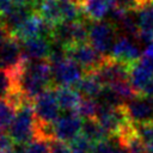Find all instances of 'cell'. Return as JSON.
<instances>
[{"label": "cell", "mask_w": 153, "mask_h": 153, "mask_svg": "<svg viewBox=\"0 0 153 153\" xmlns=\"http://www.w3.org/2000/svg\"><path fill=\"white\" fill-rule=\"evenodd\" d=\"M36 123L33 100L27 99L17 109L16 117L8 128V134L16 142L29 143L36 137Z\"/></svg>", "instance_id": "1"}, {"label": "cell", "mask_w": 153, "mask_h": 153, "mask_svg": "<svg viewBox=\"0 0 153 153\" xmlns=\"http://www.w3.org/2000/svg\"><path fill=\"white\" fill-rule=\"evenodd\" d=\"M118 37V29L112 22H92L88 30V43L103 55L108 56Z\"/></svg>", "instance_id": "2"}, {"label": "cell", "mask_w": 153, "mask_h": 153, "mask_svg": "<svg viewBox=\"0 0 153 153\" xmlns=\"http://www.w3.org/2000/svg\"><path fill=\"white\" fill-rule=\"evenodd\" d=\"M66 55L78 62L85 73L96 71L105 60V55L94 49L88 42L81 44H72L65 48Z\"/></svg>", "instance_id": "3"}, {"label": "cell", "mask_w": 153, "mask_h": 153, "mask_svg": "<svg viewBox=\"0 0 153 153\" xmlns=\"http://www.w3.org/2000/svg\"><path fill=\"white\" fill-rule=\"evenodd\" d=\"M82 121V117L76 110L61 112L60 116L53 122L55 137L65 142H69L81 133Z\"/></svg>", "instance_id": "4"}, {"label": "cell", "mask_w": 153, "mask_h": 153, "mask_svg": "<svg viewBox=\"0 0 153 153\" xmlns=\"http://www.w3.org/2000/svg\"><path fill=\"white\" fill-rule=\"evenodd\" d=\"M35 115L38 122L53 123L61 114V108L57 103L54 87H50L33 98Z\"/></svg>", "instance_id": "5"}, {"label": "cell", "mask_w": 153, "mask_h": 153, "mask_svg": "<svg viewBox=\"0 0 153 153\" xmlns=\"http://www.w3.org/2000/svg\"><path fill=\"white\" fill-rule=\"evenodd\" d=\"M126 115L133 124L153 121V97L140 94L123 104Z\"/></svg>", "instance_id": "6"}, {"label": "cell", "mask_w": 153, "mask_h": 153, "mask_svg": "<svg viewBox=\"0 0 153 153\" xmlns=\"http://www.w3.org/2000/svg\"><path fill=\"white\" fill-rule=\"evenodd\" d=\"M131 65H128L126 62L115 60L110 56H105V60L103 63L93 71L104 86L111 85L116 81L121 80H129V71Z\"/></svg>", "instance_id": "7"}, {"label": "cell", "mask_w": 153, "mask_h": 153, "mask_svg": "<svg viewBox=\"0 0 153 153\" xmlns=\"http://www.w3.org/2000/svg\"><path fill=\"white\" fill-rule=\"evenodd\" d=\"M24 55L22 50V42L12 36L2 45H0V69L16 71L24 63Z\"/></svg>", "instance_id": "8"}, {"label": "cell", "mask_w": 153, "mask_h": 153, "mask_svg": "<svg viewBox=\"0 0 153 153\" xmlns=\"http://www.w3.org/2000/svg\"><path fill=\"white\" fill-rule=\"evenodd\" d=\"M115 60L126 62L128 65H133L136 61H139L142 56V53L140 51L139 47L130 39V37L123 35H118L117 39L115 41L110 54L108 55Z\"/></svg>", "instance_id": "9"}, {"label": "cell", "mask_w": 153, "mask_h": 153, "mask_svg": "<svg viewBox=\"0 0 153 153\" xmlns=\"http://www.w3.org/2000/svg\"><path fill=\"white\" fill-rule=\"evenodd\" d=\"M153 79V60L141 56L139 61L131 65L129 71V81L137 93L143 94L146 86Z\"/></svg>", "instance_id": "10"}, {"label": "cell", "mask_w": 153, "mask_h": 153, "mask_svg": "<svg viewBox=\"0 0 153 153\" xmlns=\"http://www.w3.org/2000/svg\"><path fill=\"white\" fill-rule=\"evenodd\" d=\"M24 57L29 60L48 59L51 53V41L44 37H33L22 42Z\"/></svg>", "instance_id": "11"}, {"label": "cell", "mask_w": 153, "mask_h": 153, "mask_svg": "<svg viewBox=\"0 0 153 153\" xmlns=\"http://www.w3.org/2000/svg\"><path fill=\"white\" fill-rule=\"evenodd\" d=\"M35 13L32 6L30 4L27 5H16L13 6L8 12L0 16L1 23L8 29V31L13 35L14 31L32 14Z\"/></svg>", "instance_id": "12"}, {"label": "cell", "mask_w": 153, "mask_h": 153, "mask_svg": "<svg viewBox=\"0 0 153 153\" xmlns=\"http://www.w3.org/2000/svg\"><path fill=\"white\" fill-rule=\"evenodd\" d=\"M137 24L140 29L139 39L143 43L153 42V4L145 5L136 10Z\"/></svg>", "instance_id": "13"}, {"label": "cell", "mask_w": 153, "mask_h": 153, "mask_svg": "<svg viewBox=\"0 0 153 153\" xmlns=\"http://www.w3.org/2000/svg\"><path fill=\"white\" fill-rule=\"evenodd\" d=\"M115 6L116 0H85L81 8L87 19L91 22H98L106 17Z\"/></svg>", "instance_id": "14"}, {"label": "cell", "mask_w": 153, "mask_h": 153, "mask_svg": "<svg viewBox=\"0 0 153 153\" xmlns=\"http://www.w3.org/2000/svg\"><path fill=\"white\" fill-rule=\"evenodd\" d=\"M57 103L63 111H71L76 110L82 96L79 93V91L72 86H53Z\"/></svg>", "instance_id": "15"}, {"label": "cell", "mask_w": 153, "mask_h": 153, "mask_svg": "<svg viewBox=\"0 0 153 153\" xmlns=\"http://www.w3.org/2000/svg\"><path fill=\"white\" fill-rule=\"evenodd\" d=\"M74 88H76L79 93L85 98L97 99L102 90L104 88V85L94 72H88V73H85L82 79L78 82V85Z\"/></svg>", "instance_id": "16"}, {"label": "cell", "mask_w": 153, "mask_h": 153, "mask_svg": "<svg viewBox=\"0 0 153 153\" xmlns=\"http://www.w3.org/2000/svg\"><path fill=\"white\" fill-rule=\"evenodd\" d=\"M81 134L90 139L92 142H98L110 137V134L103 128L97 118H84Z\"/></svg>", "instance_id": "17"}, {"label": "cell", "mask_w": 153, "mask_h": 153, "mask_svg": "<svg viewBox=\"0 0 153 153\" xmlns=\"http://www.w3.org/2000/svg\"><path fill=\"white\" fill-rule=\"evenodd\" d=\"M36 12L39 13L45 20H48L53 25L63 22L57 0H41Z\"/></svg>", "instance_id": "18"}, {"label": "cell", "mask_w": 153, "mask_h": 153, "mask_svg": "<svg viewBox=\"0 0 153 153\" xmlns=\"http://www.w3.org/2000/svg\"><path fill=\"white\" fill-rule=\"evenodd\" d=\"M90 153H128V151L120 143L116 136H110L106 140L94 142Z\"/></svg>", "instance_id": "19"}, {"label": "cell", "mask_w": 153, "mask_h": 153, "mask_svg": "<svg viewBox=\"0 0 153 153\" xmlns=\"http://www.w3.org/2000/svg\"><path fill=\"white\" fill-rule=\"evenodd\" d=\"M99 110V102L96 98H85L82 97L76 111L82 118H97Z\"/></svg>", "instance_id": "20"}, {"label": "cell", "mask_w": 153, "mask_h": 153, "mask_svg": "<svg viewBox=\"0 0 153 153\" xmlns=\"http://www.w3.org/2000/svg\"><path fill=\"white\" fill-rule=\"evenodd\" d=\"M16 111L17 110L5 99H0V133L8 131V128L16 117Z\"/></svg>", "instance_id": "21"}, {"label": "cell", "mask_w": 153, "mask_h": 153, "mask_svg": "<svg viewBox=\"0 0 153 153\" xmlns=\"http://www.w3.org/2000/svg\"><path fill=\"white\" fill-rule=\"evenodd\" d=\"M93 143L94 142H92L90 139H87L80 133L73 140L69 141V147L72 149V153H90Z\"/></svg>", "instance_id": "22"}, {"label": "cell", "mask_w": 153, "mask_h": 153, "mask_svg": "<svg viewBox=\"0 0 153 153\" xmlns=\"http://www.w3.org/2000/svg\"><path fill=\"white\" fill-rule=\"evenodd\" d=\"M16 85V79L12 72L0 69V99H4Z\"/></svg>", "instance_id": "23"}, {"label": "cell", "mask_w": 153, "mask_h": 153, "mask_svg": "<svg viewBox=\"0 0 153 153\" xmlns=\"http://www.w3.org/2000/svg\"><path fill=\"white\" fill-rule=\"evenodd\" d=\"M136 133L141 137V140L147 145L153 141V121L145 122V123H137L134 124Z\"/></svg>", "instance_id": "24"}, {"label": "cell", "mask_w": 153, "mask_h": 153, "mask_svg": "<svg viewBox=\"0 0 153 153\" xmlns=\"http://www.w3.org/2000/svg\"><path fill=\"white\" fill-rule=\"evenodd\" d=\"M26 153H50L49 141L41 137H35L26 145Z\"/></svg>", "instance_id": "25"}, {"label": "cell", "mask_w": 153, "mask_h": 153, "mask_svg": "<svg viewBox=\"0 0 153 153\" xmlns=\"http://www.w3.org/2000/svg\"><path fill=\"white\" fill-rule=\"evenodd\" d=\"M49 149L50 153H72V149L67 142L59 140L56 137L49 140Z\"/></svg>", "instance_id": "26"}, {"label": "cell", "mask_w": 153, "mask_h": 153, "mask_svg": "<svg viewBox=\"0 0 153 153\" xmlns=\"http://www.w3.org/2000/svg\"><path fill=\"white\" fill-rule=\"evenodd\" d=\"M14 140L12 139V136L8 134V131H2L0 133V151L5 152V153H10L13 145H14Z\"/></svg>", "instance_id": "27"}, {"label": "cell", "mask_w": 153, "mask_h": 153, "mask_svg": "<svg viewBox=\"0 0 153 153\" xmlns=\"http://www.w3.org/2000/svg\"><path fill=\"white\" fill-rule=\"evenodd\" d=\"M116 6L123 7L126 10H137L139 0H116Z\"/></svg>", "instance_id": "28"}, {"label": "cell", "mask_w": 153, "mask_h": 153, "mask_svg": "<svg viewBox=\"0 0 153 153\" xmlns=\"http://www.w3.org/2000/svg\"><path fill=\"white\" fill-rule=\"evenodd\" d=\"M12 37V33L8 31V29L1 23L0 20V45H2L6 41H8Z\"/></svg>", "instance_id": "29"}, {"label": "cell", "mask_w": 153, "mask_h": 153, "mask_svg": "<svg viewBox=\"0 0 153 153\" xmlns=\"http://www.w3.org/2000/svg\"><path fill=\"white\" fill-rule=\"evenodd\" d=\"M13 6H16L13 0H0V16L8 12Z\"/></svg>", "instance_id": "30"}, {"label": "cell", "mask_w": 153, "mask_h": 153, "mask_svg": "<svg viewBox=\"0 0 153 153\" xmlns=\"http://www.w3.org/2000/svg\"><path fill=\"white\" fill-rule=\"evenodd\" d=\"M26 145L23 142H14L12 149L10 153H26Z\"/></svg>", "instance_id": "31"}, {"label": "cell", "mask_w": 153, "mask_h": 153, "mask_svg": "<svg viewBox=\"0 0 153 153\" xmlns=\"http://www.w3.org/2000/svg\"><path fill=\"white\" fill-rule=\"evenodd\" d=\"M142 56L146 57V59H149V60H153V42L147 44L146 49L142 51Z\"/></svg>", "instance_id": "32"}, {"label": "cell", "mask_w": 153, "mask_h": 153, "mask_svg": "<svg viewBox=\"0 0 153 153\" xmlns=\"http://www.w3.org/2000/svg\"><path fill=\"white\" fill-rule=\"evenodd\" d=\"M143 94L149 96V97H153V79H152L151 82L146 86V88H145V91H143Z\"/></svg>", "instance_id": "33"}, {"label": "cell", "mask_w": 153, "mask_h": 153, "mask_svg": "<svg viewBox=\"0 0 153 153\" xmlns=\"http://www.w3.org/2000/svg\"><path fill=\"white\" fill-rule=\"evenodd\" d=\"M148 4H153V0H139V8L145 6V5H148Z\"/></svg>", "instance_id": "34"}, {"label": "cell", "mask_w": 153, "mask_h": 153, "mask_svg": "<svg viewBox=\"0 0 153 153\" xmlns=\"http://www.w3.org/2000/svg\"><path fill=\"white\" fill-rule=\"evenodd\" d=\"M146 147H147V151H148V152L153 153V141H152V142H149V143H147V145H146Z\"/></svg>", "instance_id": "35"}, {"label": "cell", "mask_w": 153, "mask_h": 153, "mask_svg": "<svg viewBox=\"0 0 153 153\" xmlns=\"http://www.w3.org/2000/svg\"><path fill=\"white\" fill-rule=\"evenodd\" d=\"M38 1H41V0H27V2L32 6V8H33V11H35V6H36V4L38 2Z\"/></svg>", "instance_id": "36"}, {"label": "cell", "mask_w": 153, "mask_h": 153, "mask_svg": "<svg viewBox=\"0 0 153 153\" xmlns=\"http://www.w3.org/2000/svg\"><path fill=\"white\" fill-rule=\"evenodd\" d=\"M74 1H76V2H78V4L80 5V6H81V5L84 4V1H85V0H74Z\"/></svg>", "instance_id": "37"}, {"label": "cell", "mask_w": 153, "mask_h": 153, "mask_svg": "<svg viewBox=\"0 0 153 153\" xmlns=\"http://www.w3.org/2000/svg\"><path fill=\"white\" fill-rule=\"evenodd\" d=\"M0 153H5V152H1V151H0Z\"/></svg>", "instance_id": "38"}]
</instances>
